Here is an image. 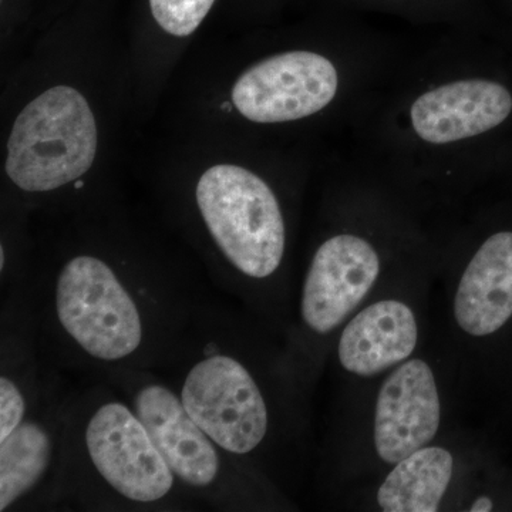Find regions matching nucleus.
<instances>
[{"instance_id": "nucleus-9", "label": "nucleus", "mask_w": 512, "mask_h": 512, "mask_svg": "<svg viewBox=\"0 0 512 512\" xmlns=\"http://www.w3.org/2000/svg\"><path fill=\"white\" fill-rule=\"evenodd\" d=\"M430 295V275L412 268L346 320L329 357L345 387L373 382L426 348Z\"/></svg>"}, {"instance_id": "nucleus-2", "label": "nucleus", "mask_w": 512, "mask_h": 512, "mask_svg": "<svg viewBox=\"0 0 512 512\" xmlns=\"http://www.w3.org/2000/svg\"><path fill=\"white\" fill-rule=\"evenodd\" d=\"M23 286L46 359L99 377L156 370L208 296L164 266L97 251L73 252Z\"/></svg>"}, {"instance_id": "nucleus-12", "label": "nucleus", "mask_w": 512, "mask_h": 512, "mask_svg": "<svg viewBox=\"0 0 512 512\" xmlns=\"http://www.w3.org/2000/svg\"><path fill=\"white\" fill-rule=\"evenodd\" d=\"M63 377L0 440V512L52 510L73 393Z\"/></svg>"}, {"instance_id": "nucleus-4", "label": "nucleus", "mask_w": 512, "mask_h": 512, "mask_svg": "<svg viewBox=\"0 0 512 512\" xmlns=\"http://www.w3.org/2000/svg\"><path fill=\"white\" fill-rule=\"evenodd\" d=\"M74 392L52 510L192 511L181 485L126 397L106 380Z\"/></svg>"}, {"instance_id": "nucleus-10", "label": "nucleus", "mask_w": 512, "mask_h": 512, "mask_svg": "<svg viewBox=\"0 0 512 512\" xmlns=\"http://www.w3.org/2000/svg\"><path fill=\"white\" fill-rule=\"evenodd\" d=\"M443 291V345L461 375L468 355L511 325L512 231L483 239L450 272Z\"/></svg>"}, {"instance_id": "nucleus-14", "label": "nucleus", "mask_w": 512, "mask_h": 512, "mask_svg": "<svg viewBox=\"0 0 512 512\" xmlns=\"http://www.w3.org/2000/svg\"><path fill=\"white\" fill-rule=\"evenodd\" d=\"M0 440L6 439L62 377L40 349L25 286L2 292Z\"/></svg>"}, {"instance_id": "nucleus-8", "label": "nucleus", "mask_w": 512, "mask_h": 512, "mask_svg": "<svg viewBox=\"0 0 512 512\" xmlns=\"http://www.w3.org/2000/svg\"><path fill=\"white\" fill-rule=\"evenodd\" d=\"M96 154L97 126L89 103L73 87L56 86L19 114L5 170L19 190L43 194L76 184Z\"/></svg>"}, {"instance_id": "nucleus-6", "label": "nucleus", "mask_w": 512, "mask_h": 512, "mask_svg": "<svg viewBox=\"0 0 512 512\" xmlns=\"http://www.w3.org/2000/svg\"><path fill=\"white\" fill-rule=\"evenodd\" d=\"M100 379L126 397L167 466L198 503L218 511L292 510L289 494L211 439L156 370H116Z\"/></svg>"}, {"instance_id": "nucleus-1", "label": "nucleus", "mask_w": 512, "mask_h": 512, "mask_svg": "<svg viewBox=\"0 0 512 512\" xmlns=\"http://www.w3.org/2000/svg\"><path fill=\"white\" fill-rule=\"evenodd\" d=\"M156 372L211 439L288 493L308 453L312 396L281 336L207 296Z\"/></svg>"}, {"instance_id": "nucleus-15", "label": "nucleus", "mask_w": 512, "mask_h": 512, "mask_svg": "<svg viewBox=\"0 0 512 512\" xmlns=\"http://www.w3.org/2000/svg\"><path fill=\"white\" fill-rule=\"evenodd\" d=\"M512 113L510 90L487 79L441 84L417 97L410 124L424 143L446 146L481 136L504 123Z\"/></svg>"}, {"instance_id": "nucleus-3", "label": "nucleus", "mask_w": 512, "mask_h": 512, "mask_svg": "<svg viewBox=\"0 0 512 512\" xmlns=\"http://www.w3.org/2000/svg\"><path fill=\"white\" fill-rule=\"evenodd\" d=\"M463 383L441 343L373 382L345 387L322 461L326 484L345 495L439 439L451 429Z\"/></svg>"}, {"instance_id": "nucleus-7", "label": "nucleus", "mask_w": 512, "mask_h": 512, "mask_svg": "<svg viewBox=\"0 0 512 512\" xmlns=\"http://www.w3.org/2000/svg\"><path fill=\"white\" fill-rule=\"evenodd\" d=\"M412 268L393 265L387 249L360 229H340L320 242L295 293L284 336L289 360L306 392L312 396L346 320Z\"/></svg>"}, {"instance_id": "nucleus-11", "label": "nucleus", "mask_w": 512, "mask_h": 512, "mask_svg": "<svg viewBox=\"0 0 512 512\" xmlns=\"http://www.w3.org/2000/svg\"><path fill=\"white\" fill-rule=\"evenodd\" d=\"M474 450L466 433L447 430L394 464L383 476L349 491L345 501L352 507L380 512L460 511L473 484Z\"/></svg>"}, {"instance_id": "nucleus-13", "label": "nucleus", "mask_w": 512, "mask_h": 512, "mask_svg": "<svg viewBox=\"0 0 512 512\" xmlns=\"http://www.w3.org/2000/svg\"><path fill=\"white\" fill-rule=\"evenodd\" d=\"M338 89V70L328 57L295 50L249 67L232 89V103L254 123H286L326 109Z\"/></svg>"}, {"instance_id": "nucleus-5", "label": "nucleus", "mask_w": 512, "mask_h": 512, "mask_svg": "<svg viewBox=\"0 0 512 512\" xmlns=\"http://www.w3.org/2000/svg\"><path fill=\"white\" fill-rule=\"evenodd\" d=\"M200 220L220 255L221 291L284 340L295 288L286 272L289 229L271 185L239 165H214L195 188Z\"/></svg>"}, {"instance_id": "nucleus-16", "label": "nucleus", "mask_w": 512, "mask_h": 512, "mask_svg": "<svg viewBox=\"0 0 512 512\" xmlns=\"http://www.w3.org/2000/svg\"><path fill=\"white\" fill-rule=\"evenodd\" d=\"M215 0H150L158 25L177 37L192 35L210 12Z\"/></svg>"}]
</instances>
